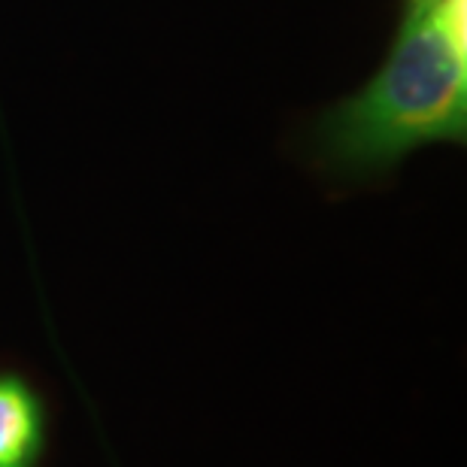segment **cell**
Masks as SVG:
<instances>
[{
  "label": "cell",
  "instance_id": "obj_1",
  "mask_svg": "<svg viewBox=\"0 0 467 467\" xmlns=\"http://www.w3.org/2000/svg\"><path fill=\"white\" fill-rule=\"evenodd\" d=\"M467 137V0H400L382 67L313 125V155L331 173L364 180L416 149Z\"/></svg>",
  "mask_w": 467,
  "mask_h": 467
},
{
  "label": "cell",
  "instance_id": "obj_2",
  "mask_svg": "<svg viewBox=\"0 0 467 467\" xmlns=\"http://www.w3.org/2000/svg\"><path fill=\"white\" fill-rule=\"evenodd\" d=\"M46 450V413L22 377L0 373V467H36Z\"/></svg>",
  "mask_w": 467,
  "mask_h": 467
}]
</instances>
